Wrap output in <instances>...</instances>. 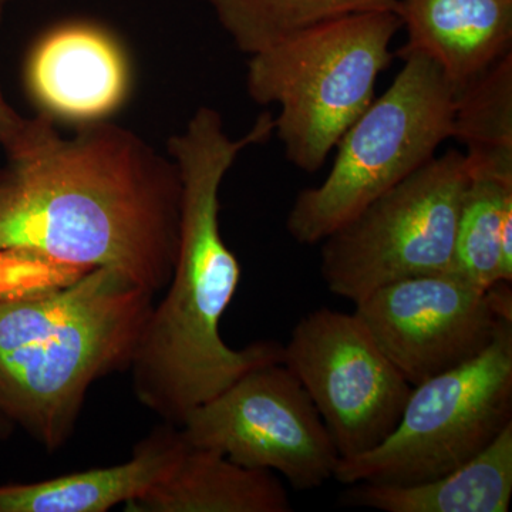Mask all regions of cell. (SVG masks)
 <instances>
[{"label":"cell","mask_w":512,"mask_h":512,"mask_svg":"<svg viewBox=\"0 0 512 512\" xmlns=\"http://www.w3.org/2000/svg\"><path fill=\"white\" fill-rule=\"evenodd\" d=\"M0 252L80 275L111 268L160 292L173 276L180 227L177 165L130 128L25 117L3 144Z\"/></svg>","instance_id":"cell-1"},{"label":"cell","mask_w":512,"mask_h":512,"mask_svg":"<svg viewBox=\"0 0 512 512\" xmlns=\"http://www.w3.org/2000/svg\"><path fill=\"white\" fill-rule=\"evenodd\" d=\"M274 131V116L266 111L245 136L231 138L221 114L204 106L168 138L181 183L177 258L130 366L137 399L167 423L180 426L249 370L282 360V345L274 340L237 350L220 332L241 279L237 256L221 234L222 181L245 148L266 143Z\"/></svg>","instance_id":"cell-2"},{"label":"cell","mask_w":512,"mask_h":512,"mask_svg":"<svg viewBox=\"0 0 512 512\" xmlns=\"http://www.w3.org/2000/svg\"><path fill=\"white\" fill-rule=\"evenodd\" d=\"M154 293L111 268L0 296V414L56 451L90 386L131 366Z\"/></svg>","instance_id":"cell-3"},{"label":"cell","mask_w":512,"mask_h":512,"mask_svg":"<svg viewBox=\"0 0 512 512\" xmlns=\"http://www.w3.org/2000/svg\"><path fill=\"white\" fill-rule=\"evenodd\" d=\"M402 20L393 10L355 13L293 35L252 55L249 97L278 104L275 133L289 163L316 173L340 138L376 99L392 63Z\"/></svg>","instance_id":"cell-4"},{"label":"cell","mask_w":512,"mask_h":512,"mask_svg":"<svg viewBox=\"0 0 512 512\" xmlns=\"http://www.w3.org/2000/svg\"><path fill=\"white\" fill-rule=\"evenodd\" d=\"M402 60L389 89L340 138L326 180L293 202L286 229L298 244H320L453 136L456 93L440 67L417 53Z\"/></svg>","instance_id":"cell-5"},{"label":"cell","mask_w":512,"mask_h":512,"mask_svg":"<svg viewBox=\"0 0 512 512\" xmlns=\"http://www.w3.org/2000/svg\"><path fill=\"white\" fill-rule=\"evenodd\" d=\"M512 424V326L483 353L412 387L392 433L340 458L343 484H416L463 466Z\"/></svg>","instance_id":"cell-6"},{"label":"cell","mask_w":512,"mask_h":512,"mask_svg":"<svg viewBox=\"0 0 512 512\" xmlns=\"http://www.w3.org/2000/svg\"><path fill=\"white\" fill-rule=\"evenodd\" d=\"M466 156L431 158L323 239L320 274L333 295L357 303L383 286L454 271Z\"/></svg>","instance_id":"cell-7"},{"label":"cell","mask_w":512,"mask_h":512,"mask_svg":"<svg viewBox=\"0 0 512 512\" xmlns=\"http://www.w3.org/2000/svg\"><path fill=\"white\" fill-rule=\"evenodd\" d=\"M180 427L192 446L279 473L296 490L328 483L340 460L311 397L282 362L249 370L191 410Z\"/></svg>","instance_id":"cell-8"},{"label":"cell","mask_w":512,"mask_h":512,"mask_svg":"<svg viewBox=\"0 0 512 512\" xmlns=\"http://www.w3.org/2000/svg\"><path fill=\"white\" fill-rule=\"evenodd\" d=\"M281 362L311 397L340 458L379 446L412 392L355 312L320 308L303 316Z\"/></svg>","instance_id":"cell-9"},{"label":"cell","mask_w":512,"mask_h":512,"mask_svg":"<svg viewBox=\"0 0 512 512\" xmlns=\"http://www.w3.org/2000/svg\"><path fill=\"white\" fill-rule=\"evenodd\" d=\"M355 305L412 386L474 359L512 326L510 282L484 289L456 271L394 282Z\"/></svg>","instance_id":"cell-10"},{"label":"cell","mask_w":512,"mask_h":512,"mask_svg":"<svg viewBox=\"0 0 512 512\" xmlns=\"http://www.w3.org/2000/svg\"><path fill=\"white\" fill-rule=\"evenodd\" d=\"M23 80L37 113L56 123H96L109 120L130 96V60L109 30L94 23H66L36 40Z\"/></svg>","instance_id":"cell-11"},{"label":"cell","mask_w":512,"mask_h":512,"mask_svg":"<svg viewBox=\"0 0 512 512\" xmlns=\"http://www.w3.org/2000/svg\"><path fill=\"white\" fill-rule=\"evenodd\" d=\"M406 45L440 67L456 96L512 52V0H397Z\"/></svg>","instance_id":"cell-12"},{"label":"cell","mask_w":512,"mask_h":512,"mask_svg":"<svg viewBox=\"0 0 512 512\" xmlns=\"http://www.w3.org/2000/svg\"><path fill=\"white\" fill-rule=\"evenodd\" d=\"M187 446L167 423L141 441L127 463L32 484L2 485L0 512H106L163 481Z\"/></svg>","instance_id":"cell-13"},{"label":"cell","mask_w":512,"mask_h":512,"mask_svg":"<svg viewBox=\"0 0 512 512\" xmlns=\"http://www.w3.org/2000/svg\"><path fill=\"white\" fill-rule=\"evenodd\" d=\"M124 505L128 512L292 511L275 473L238 466L218 451L188 441L171 473Z\"/></svg>","instance_id":"cell-14"},{"label":"cell","mask_w":512,"mask_h":512,"mask_svg":"<svg viewBox=\"0 0 512 512\" xmlns=\"http://www.w3.org/2000/svg\"><path fill=\"white\" fill-rule=\"evenodd\" d=\"M346 500L383 512H507L512 500V424L463 466L416 484H353Z\"/></svg>","instance_id":"cell-15"},{"label":"cell","mask_w":512,"mask_h":512,"mask_svg":"<svg viewBox=\"0 0 512 512\" xmlns=\"http://www.w3.org/2000/svg\"><path fill=\"white\" fill-rule=\"evenodd\" d=\"M210 5L239 52L252 56L330 20L396 12L397 0H210Z\"/></svg>","instance_id":"cell-16"},{"label":"cell","mask_w":512,"mask_h":512,"mask_svg":"<svg viewBox=\"0 0 512 512\" xmlns=\"http://www.w3.org/2000/svg\"><path fill=\"white\" fill-rule=\"evenodd\" d=\"M451 138L468 167L512 173V52L457 94Z\"/></svg>","instance_id":"cell-17"},{"label":"cell","mask_w":512,"mask_h":512,"mask_svg":"<svg viewBox=\"0 0 512 512\" xmlns=\"http://www.w3.org/2000/svg\"><path fill=\"white\" fill-rule=\"evenodd\" d=\"M511 214L512 177L468 170L454 248L457 274L484 289L501 282V232Z\"/></svg>","instance_id":"cell-18"},{"label":"cell","mask_w":512,"mask_h":512,"mask_svg":"<svg viewBox=\"0 0 512 512\" xmlns=\"http://www.w3.org/2000/svg\"><path fill=\"white\" fill-rule=\"evenodd\" d=\"M23 119L25 117L20 116L18 111L10 106L0 89V146H3L16 133Z\"/></svg>","instance_id":"cell-19"},{"label":"cell","mask_w":512,"mask_h":512,"mask_svg":"<svg viewBox=\"0 0 512 512\" xmlns=\"http://www.w3.org/2000/svg\"><path fill=\"white\" fill-rule=\"evenodd\" d=\"M10 0H0V28H2L3 18H5V9Z\"/></svg>","instance_id":"cell-20"},{"label":"cell","mask_w":512,"mask_h":512,"mask_svg":"<svg viewBox=\"0 0 512 512\" xmlns=\"http://www.w3.org/2000/svg\"><path fill=\"white\" fill-rule=\"evenodd\" d=\"M9 424H10L9 421L3 419L2 414H0V433H2V431L5 430L6 427L9 426Z\"/></svg>","instance_id":"cell-21"}]
</instances>
